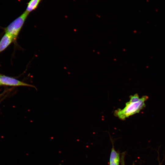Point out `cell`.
<instances>
[{"mask_svg": "<svg viewBox=\"0 0 165 165\" xmlns=\"http://www.w3.org/2000/svg\"><path fill=\"white\" fill-rule=\"evenodd\" d=\"M133 165H134V163H133Z\"/></svg>", "mask_w": 165, "mask_h": 165, "instance_id": "cell-10", "label": "cell"}, {"mask_svg": "<svg viewBox=\"0 0 165 165\" xmlns=\"http://www.w3.org/2000/svg\"><path fill=\"white\" fill-rule=\"evenodd\" d=\"M29 14L25 11L5 29V33L9 35L16 42L18 34Z\"/></svg>", "mask_w": 165, "mask_h": 165, "instance_id": "cell-2", "label": "cell"}, {"mask_svg": "<svg viewBox=\"0 0 165 165\" xmlns=\"http://www.w3.org/2000/svg\"><path fill=\"white\" fill-rule=\"evenodd\" d=\"M0 84L2 85L14 86H27L34 88V85L23 82L13 78L0 75Z\"/></svg>", "mask_w": 165, "mask_h": 165, "instance_id": "cell-3", "label": "cell"}, {"mask_svg": "<svg viewBox=\"0 0 165 165\" xmlns=\"http://www.w3.org/2000/svg\"><path fill=\"white\" fill-rule=\"evenodd\" d=\"M3 94H0V98H1V97H2V95H3Z\"/></svg>", "mask_w": 165, "mask_h": 165, "instance_id": "cell-8", "label": "cell"}, {"mask_svg": "<svg viewBox=\"0 0 165 165\" xmlns=\"http://www.w3.org/2000/svg\"><path fill=\"white\" fill-rule=\"evenodd\" d=\"M42 0H31L28 3L25 11L29 14L35 9Z\"/></svg>", "mask_w": 165, "mask_h": 165, "instance_id": "cell-6", "label": "cell"}, {"mask_svg": "<svg viewBox=\"0 0 165 165\" xmlns=\"http://www.w3.org/2000/svg\"><path fill=\"white\" fill-rule=\"evenodd\" d=\"M13 42H14L12 37L9 35L5 33L0 41V53Z\"/></svg>", "mask_w": 165, "mask_h": 165, "instance_id": "cell-4", "label": "cell"}, {"mask_svg": "<svg viewBox=\"0 0 165 165\" xmlns=\"http://www.w3.org/2000/svg\"><path fill=\"white\" fill-rule=\"evenodd\" d=\"M2 85L0 84V86H1Z\"/></svg>", "mask_w": 165, "mask_h": 165, "instance_id": "cell-11", "label": "cell"}, {"mask_svg": "<svg viewBox=\"0 0 165 165\" xmlns=\"http://www.w3.org/2000/svg\"><path fill=\"white\" fill-rule=\"evenodd\" d=\"M125 152H123L121 154V165H125Z\"/></svg>", "mask_w": 165, "mask_h": 165, "instance_id": "cell-7", "label": "cell"}, {"mask_svg": "<svg viewBox=\"0 0 165 165\" xmlns=\"http://www.w3.org/2000/svg\"><path fill=\"white\" fill-rule=\"evenodd\" d=\"M120 155L119 153L115 149L112 145L110 153L109 165H119Z\"/></svg>", "mask_w": 165, "mask_h": 165, "instance_id": "cell-5", "label": "cell"}, {"mask_svg": "<svg viewBox=\"0 0 165 165\" xmlns=\"http://www.w3.org/2000/svg\"><path fill=\"white\" fill-rule=\"evenodd\" d=\"M159 165H162V163H161L159 162Z\"/></svg>", "mask_w": 165, "mask_h": 165, "instance_id": "cell-9", "label": "cell"}, {"mask_svg": "<svg viewBox=\"0 0 165 165\" xmlns=\"http://www.w3.org/2000/svg\"><path fill=\"white\" fill-rule=\"evenodd\" d=\"M148 97L144 96L140 98L137 101L130 100L127 102L123 109H118L114 112L115 115L119 119L124 120L130 116L139 112L145 106V102Z\"/></svg>", "mask_w": 165, "mask_h": 165, "instance_id": "cell-1", "label": "cell"}]
</instances>
